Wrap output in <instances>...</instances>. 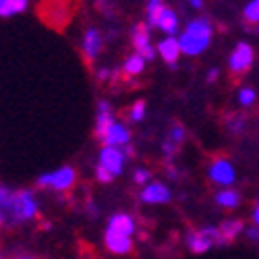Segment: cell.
<instances>
[{"instance_id":"1","label":"cell","mask_w":259,"mask_h":259,"mask_svg":"<svg viewBox=\"0 0 259 259\" xmlns=\"http://www.w3.org/2000/svg\"><path fill=\"white\" fill-rule=\"evenodd\" d=\"M39 213V203L31 189L11 191L3 187L0 191V228H15L27 224Z\"/></svg>"},{"instance_id":"2","label":"cell","mask_w":259,"mask_h":259,"mask_svg":"<svg viewBox=\"0 0 259 259\" xmlns=\"http://www.w3.org/2000/svg\"><path fill=\"white\" fill-rule=\"evenodd\" d=\"M213 37V23L207 17H195L185 25L179 35V46L185 56H199L203 54Z\"/></svg>"},{"instance_id":"3","label":"cell","mask_w":259,"mask_h":259,"mask_svg":"<svg viewBox=\"0 0 259 259\" xmlns=\"http://www.w3.org/2000/svg\"><path fill=\"white\" fill-rule=\"evenodd\" d=\"M185 245L189 247L191 253L201 255V253H207L213 247H224V241H222V234H220L218 226H201L197 230L187 232Z\"/></svg>"},{"instance_id":"4","label":"cell","mask_w":259,"mask_h":259,"mask_svg":"<svg viewBox=\"0 0 259 259\" xmlns=\"http://www.w3.org/2000/svg\"><path fill=\"white\" fill-rule=\"evenodd\" d=\"M35 183H37L39 189H50V191H56V193H67L77 183V170L73 166H60L58 170L39 175Z\"/></svg>"},{"instance_id":"5","label":"cell","mask_w":259,"mask_h":259,"mask_svg":"<svg viewBox=\"0 0 259 259\" xmlns=\"http://www.w3.org/2000/svg\"><path fill=\"white\" fill-rule=\"evenodd\" d=\"M207 179L213 185H218L220 189H230L236 181V168L228 158L218 156V158H213L207 166Z\"/></svg>"},{"instance_id":"6","label":"cell","mask_w":259,"mask_h":259,"mask_svg":"<svg viewBox=\"0 0 259 259\" xmlns=\"http://www.w3.org/2000/svg\"><path fill=\"white\" fill-rule=\"evenodd\" d=\"M253 60H255L253 46L247 44V41H239V44L234 46V50L230 52V56H228V71L234 77L245 75L253 67Z\"/></svg>"},{"instance_id":"7","label":"cell","mask_w":259,"mask_h":259,"mask_svg":"<svg viewBox=\"0 0 259 259\" xmlns=\"http://www.w3.org/2000/svg\"><path fill=\"white\" fill-rule=\"evenodd\" d=\"M124 164H126V156H124L122 149H118V147H102L100 149L98 166L106 168L114 179L124 172Z\"/></svg>"},{"instance_id":"8","label":"cell","mask_w":259,"mask_h":259,"mask_svg":"<svg viewBox=\"0 0 259 259\" xmlns=\"http://www.w3.org/2000/svg\"><path fill=\"white\" fill-rule=\"evenodd\" d=\"M131 39H133V46H135V52L139 56H143L145 62L154 60L156 58V48L152 44V31L145 23H137L131 31Z\"/></svg>"},{"instance_id":"9","label":"cell","mask_w":259,"mask_h":259,"mask_svg":"<svg viewBox=\"0 0 259 259\" xmlns=\"http://www.w3.org/2000/svg\"><path fill=\"white\" fill-rule=\"evenodd\" d=\"M139 201L145 205H164L172 201V191L162 181H152L139 191Z\"/></svg>"},{"instance_id":"10","label":"cell","mask_w":259,"mask_h":259,"mask_svg":"<svg viewBox=\"0 0 259 259\" xmlns=\"http://www.w3.org/2000/svg\"><path fill=\"white\" fill-rule=\"evenodd\" d=\"M102 48H104V33L98 29V27H88L81 37V52H83V58L88 60L90 64L98 60V56L102 54Z\"/></svg>"},{"instance_id":"11","label":"cell","mask_w":259,"mask_h":259,"mask_svg":"<svg viewBox=\"0 0 259 259\" xmlns=\"http://www.w3.org/2000/svg\"><path fill=\"white\" fill-rule=\"evenodd\" d=\"M131 139H133V133L131 128H128L124 122H114L110 126V131H108L102 139V145L104 147H118V149H124L126 145H131Z\"/></svg>"},{"instance_id":"12","label":"cell","mask_w":259,"mask_h":259,"mask_svg":"<svg viewBox=\"0 0 259 259\" xmlns=\"http://www.w3.org/2000/svg\"><path fill=\"white\" fill-rule=\"evenodd\" d=\"M108 232H114V234H120V236H131L135 234L137 230V222L131 213L126 211H118V213H112L110 218H108Z\"/></svg>"},{"instance_id":"13","label":"cell","mask_w":259,"mask_h":259,"mask_svg":"<svg viewBox=\"0 0 259 259\" xmlns=\"http://www.w3.org/2000/svg\"><path fill=\"white\" fill-rule=\"evenodd\" d=\"M116 122L114 112H112V104L108 100H100L98 102V114H96V128H94V135L102 141L104 135L110 131V126Z\"/></svg>"},{"instance_id":"14","label":"cell","mask_w":259,"mask_h":259,"mask_svg":"<svg viewBox=\"0 0 259 259\" xmlns=\"http://www.w3.org/2000/svg\"><path fill=\"white\" fill-rule=\"evenodd\" d=\"M158 54L162 56L164 62H168L170 67H177V62L181 58V46H179V37H162L158 41Z\"/></svg>"},{"instance_id":"15","label":"cell","mask_w":259,"mask_h":259,"mask_svg":"<svg viewBox=\"0 0 259 259\" xmlns=\"http://www.w3.org/2000/svg\"><path fill=\"white\" fill-rule=\"evenodd\" d=\"M104 245L106 249L114 253V255H128L133 251V239L128 236H120V234H114V232H104Z\"/></svg>"},{"instance_id":"16","label":"cell","mask_w":259,"mask_h":259,"mask_svg":"<svg viewBox=\"0 0 259 259\" xmlns=\"http://www.w3.org/2000/svg\"><path fill=\"white\" fill-rule=\"evenodd\" d=\"M162 33H166L168 37H175V33L179 31V27H181V19H179V13L175 11V9H170V7H166L164 11H162V15H160V19H158V25H156Z\"/></svg>"},{"instance_id":"17","label":"cell","mask_w":259,"mask_h":259,"mask_svg":"<svg viewBox=\"0 0 259 259\" xmlns=\"http://www.w3.org/2000/svg\"><path fill=\"white\" fill-rule=\"evenodd\" d=\"M218 228H220L224 245H230V243H234L236 239H239V234H245V228L247 226H245V222L241 218H228Z\"/></svg>"},{"instance_id":"18","label":"cell","mask_w":259,"mask_h":259,"mask_svg":"<svg viewBox=\"0 0 259 259\" xmlns=\"http://www.w3.org/2000/svg\"><path fill=\"white\" fill-rule=\"evenodd\" d=\"M215 203H218L220 207L224 209H234L241 205V193L236 189H220L218 193H215Z\"/></svg>"},{"instance_id":"19","label":"cell","mask_w":259,"mask_h":259,"mask_svg":"<svg viewBox=\"0 0 259 259\" xmlns=\"http://www.w3.org/2000/svg\"><path fill=\"white\" fill-rule=\"evenodd\" d=\"M122 71H124L126 77H137V75H141V73L145 71V60H143V56H139L137 52H135V54H128V56L124 58V62H122Z\"/></svg>"},{"instance_id":"20","label":"cell","mask_w":259,"mask_h":259,"mask_svg":"<svg viewBox=\"0 0 259 259\" xmlns=\"http://www.w3.org/2000/svg\"><path fill=\"white\" fill-rule=\"evenodd\" d=\"M164 9H166V5L162 3V0H149V3L145 5V25L147 27H156Z\"/></svg>"},{"instance_id":"21","label":"cell","mask_w":259,"mask_h":259,"mask_svg":"<svg viewBox=\"0 0 259 259\" xmlns=\"http://www.w3.org/2000/svg\"><path fill=\"white\" fill-rule=\"evenodd\" d=\"M27 0H0V17H15L27 11Z\"/></svg>"},{"instance_id":"22","label":"cell","mask_w":259,"mask_h":259,"mask_svg":"<svg viewBox=\"0 0 259 259\" xmlns=\"http://www.w3.org/2000/svg\"><path fill=\"white\" fill-rule=\"evenodd\" d=\"M224 124H226V131H228L230 135H241L245 128H247V116L241 114V112L228 114L226 120H224Z\"/></svg>"},{"instance_id":"23","label":"cell","mask_w":259,"mask_h":259,"mask_svg":"<svg viewBox=\"0 0 259 259\" xmlns=\"http://www.w3.org/2000/svg\"><path fill=\"white\" fill-rule=\"evenodd\" d=\"M145 112H147V104H145V100H137V102H133L131 108H128L126 118L131 120V122H135V124H139V122L145 118Z\"/></svg>"},{"instance_id":"24","label":"cell","mask_w":259,"mask_h":259,"mask_svg":"<svg viewBox=\"0 0 259 259\" xmlns=\"http://www.w3.org/2000/svg\"><path fill=\"white\" fill-rule=\"evenodd\" d=\"M243 19L251 27H257L259 25V0H251V3L245 5L243 9Z\"/></svg>"},{"instance_id":"25","label":"cell","mask_w":259,"mask_h":259,"mask_svg":"<svg viewBox=\"0 0 259 259\" xmlns=\"http://www.w3.org/2000/svg\"><path fill=\"white\" fill-rule=\"evenodd\" d=\"M185 139H187V131H185V126H183V124H179V122L170 124L168 135H166V141H170V143H175V145H179V147H181V143H183Z\"/></svg>"},{"instance_id":"26","label":"cell","mask_w":259,"mask_h":259,"mask_svg":"<svg viewBox=\"0 0 259 259\" xmlns=\"http://www.w3.org/2000/svg\"><path fill=\"white\" fill-rule=\"evenodd\" d=\"M236 100H239V104L243 108H251L255 104V100H257V92L253 88H249V85H245V88L239 90V96H236Z\"/></svg>"},{"instance_id":"27","label":"cell","mask_w":259,"mask_h":259,"mask_svg":"<svg viewBox=\"0 0 259 259\" xmlns=\"http://www.w3.org/2000/svg\"><path fill=\"white\" fill-rule=\"evenodd\" d=\"M152 179H154V175H152V170H149V168L139 166V168L133 170V183L139 185V187L149 185V183H152Z\"/></svg>"},{"instance_id":"28","label":"cell","mask_w":259,"mask_h":259,"mask_svg":"<svg viewBox=\"0 0 259 259\" xmlns=\"http://www.w3.org/2000/svg\"><path fill=\"white\" fill-rule=\"evenodd\" d=\"M94 175H96L98 183H102V185H110V183H114V177L110 175V172H108L106 168H102V166H98V164H96Z\"/></svg>"},{"instance_id":"29","label":"cell","mask_w":259,"mask_h":259,"mask_svg":"<svg viewBox=\"0 0 259 259\" xmlns=\"http://www.w3.org/2000/svg\"><path fill=\"white\" fill-rule=\"evenodd\" d=\"M164 175H166L170 181H181V179H183V170H181L177 164H166V166H164Z\"/></svg>"},{"instance_id":"30","label":"cell","mask_w":259,"mask_h":259,"mask_svg":"<svg viewBox=\"0 0 259 259\" xmlns=\"http://www.w3.org/2000/svg\"><path fill=\"white\" fill-rule=\"evenodd\" d=\"M85 211H88V215H92V218H98V215H100V207H98V203L92 197L85 199Z\"/></svg>"},{"instance_id":"31","label":"cell","mask_w":259,"mask_h":259,"mask_svg":"<svg viewBox=\"0 0 259 259\" xmlns=\"http://www.w3.org/2000/svg\"><path fill=\"white\" fill-rule=\"evenodd\" d=\"M245 236H247V241H249V243L259 245V228H257V226H249V228H245Z\"/></svg>"},{"instance_id":"32","label":"cell","mask_w":259,"mask_h":259,"mask_svg":"<svg viewBox=\"0 0 259 259\" xmlns=\"http://www.w3.org/2000/svg\"><path fill=\"white\" fill-rule=\"evenodd\" d=\"M112 75H114V71H110V69H108V67H102V69H98L96 71V79L98 81H110L112 79Z\"/></svg>"},{"instance_id":"33","label":"cell","mask_w":259,"mask_h":259,"mask_svg":"<svg viewBox=\"0 0 259 259\" xmlns=\"http://www.w3.org/2000/svg\"><path fill=\"white\" fill-rule=\"evenodd\" d=\"M251 220H253V226L259 228V201L253 205V211H251Z\"/></svg>"},{"instance_id":"34","label":"cell","mask_w":259,"mask_h":259,"mask_svg":"<svg viewBox=\"0 0 259 259\" xmlns=\"http://www.w3.org/2000/svg\"><path fill=\"white\" fill-rule=\"evenodd\" d=\"M218 77H220V69H215V67H213V69L207 71V81H209V83L218 81Z\"/></svg>"},{"instance_id":"35","label":"cell","mask_w":259,"mask_h":259,"mask_svg":"<svg viewBox=\"0 0 259 259\" xmlns=\"http://www.w3.org/2000/svg\"><path fill=\"white\" fill-rule=\"evenodd\" d=\"M122 152H124L126 160H128V158H135V147H133V145H126V147L122 149Z\"/></svg>"},{"instance_id":"36","label":"cell","mask_w":259,"mask_h":259,"mask_svg":"<svg viewBox=\"0 0 259 259\" xmlns=\"http://www.w3.org/2000/svg\"><path fill=\"white\" fill-rule=\"evenodd\" d=\"M189 7H191V9H195V11H201V9H203V3H201V0H191Z\"/></svg>"},{"instance_id":"37","label":"cell","mask_w":259,"mask_h":259,"mask_svg":"<svg viewBox=\"0 0 259 259\" xmlns=\"http://www.w3.org/2000/svg\"><path fill=\"white\" fill-rule=\"evenodd\" d=\"M15 259H37V257H31V255H25V253H19Z\"/></svg>"},{"instance_id":"38","label":"cell","mask_w":259,"mask_h":259,"mask_svg":"<svg viewBox=\"0 0 259 259\" xmlns=\"http://www.w3.org/2000/svg\"><path fill=\"white\" fill-rule=\"evenodd\" d=\"M0 259H7V255H5L3 251H0Z\"/></svg>"},{"instance_id":"39","label":"cell","mask_w":259,"mask_h":259,"mask_svg":"<svg viewBox=\"0 0 259 259\" xmlns=\"http://www.w3.org/2000/svg\"><path fill=\"white\" fill-rule=\"evenodd\" d=\"M0 191H3V187H0Z\"/></svg>"}]
</instances>
